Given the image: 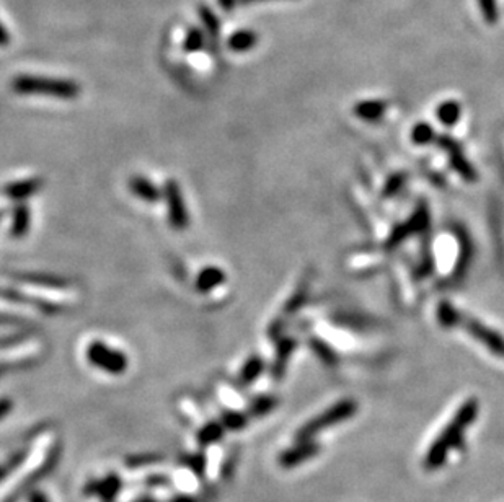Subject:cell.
<instances>
[{
	"label": "cell",
	"mask_w": 504,
	"mask_h": 502,
	"mask_svg": "<svg viewBox=\"0 0 504 502\" xmlns=\"http://www.w3.org/2000/svg\"><path fill=\"white\" fill-rule=\"evenodd\" d=\"M461 115H462L461 103L456 100H447L444 103H441L438 106V110H436V116H438L439 122L444 124L447 127L456 126L458 120H461Z\"/></svg>",
	"instance_id": "obj_18"
},
{
	"label": "cell",
	"mask_w": 504,
	"mask_h": 502,
	"mask_svg": "<svg viewBox=\"0 0 504 502\" xmlns=\"http://www.w3.org/2000/svg\"><path fill=\"white\" fill-rule=\"evenodd\" d=\"M120 488H121L120 478L108 476V478L101 479V481H98V483H93L92 486L87 488V491L90 494H98L100 498H103V499H111L118 494Z\"/></svg>",
	"instance_id": "obj_19"
},
{
	"label": "cell",
	"mask_w": 504,
	"mask_h": 502,
	"mask_svg": "<svg viewBox=\"0 0 504 502\" xmlns=\"http://www.w3.org/2000/svg\"><path fill=\"white\" fill-rule=\"evenodd\" d=\"M25 335H15V336H7V338H0V349L4 347H12L15 344H19L20 341L25 340Z\"/></svg>",
	"instance_id": "obj_34"
},
{
	"label": "cell",
	"mask_w": 504,
	"mask_h": 502,
	"mask_svg": "<svg viewBox=\"0 0 504 502\" xmlns=\"http://www.w3.org/2000/svg\"><path fill=\"white\" fill-rule=\"evenodd\" d=\"M200 15H201L202 25H205V28H206L207 36L216 39L219 36V30H220V21H219L217 16L214 15L212 10L207 9V7H201Z\"/></svg>",
	"instance_id": "obj_28"
},
{
	"label": "cell",
	"mask_w": 504,
	"mask_h": 502,
	"mask_svg": "<svg viewBox=\"0 0 504 502\" xmlns=\"http://www.w3.org/2000/svg\"><path fill=\"white\" fill-rule=\"evenodd\" d=\"M12 88L20 95H41L59 100H76L81 95V85L73 80L43 75H16Z\"/></svg>",
	"instance_id": "obj_2"
},
{
	"label": "cell",
	"mask_w": 504,
	"mask_h": 502,
	"mask_svg": "<svg viewBox=\"0 0 504 502\" xmlns=\"http://www.w3.org/2000/svg\"><path fill=\"white\" fill-rule=\"evenodd\" d=\"M41 186H43L41 178L20 179V182L10 183V184L5 186V194H7L9 197H12V199L24 201V199H26V197H30L35 193H38V191L41 189Z\"/></svg>",
	"instance_id": "obj_10"
},
{
	"label": "cell",
	"mask_w": 504,
	"mask_h": 502,
	"mask_svg": "<svg viewBox=\"0 0 504 502\" xmlns=\"http://www.w3.org/2000/svg\"><path fill=\"white\" fill-rule=\"evenodd\" d=\"M263 2V0H237V5H247V4H257Z\"/></svg>",
	"instance_id": "obj_40"
},
{
	"label": "cell",
	"mask_w": 504,
	"mask_h": 502,
	"mask_svg": "<svg viewBox=\"0 0 504 502\" xmlns=\"http://www.w3.org/2000/svg\"><path fill=\"white\" fill-rule=\"evenodd\" d=\"M10 43V35L9 31L5 30V26L0 23V48H5Z\"/></svg>",
	"instance_id": "obj_37"
},
{
	"label": "cell",
	"mask_w": 504,
	"mask_h": 502,
	"mask_svg": "<svg viewBox=\"0 0 504 502\" xmlns=\"http://www.w3.org/2000/svg\"><path fill=\"white\" fill-rule=\"evenodd\" d=\"M320 444L315 442L314 439L312 441H304V442H296V445L291 449L284 450V452H281V455L277 456V464L279 466L286 468H296L299 465L305 464L307 460H312L314 456H317L320 454Z\"/></svg>",
	"instance_id": "obj_8"
},
{
	"label": "cell",
	"mask_w": 504,
	"mask_h": 502,
	"mask_svg": "<svg viewBox=\"0 0 504 502\" xmlns=\"http://www.w3.org/2000/svg\"><path fill=\"white\" fill-rule=\"evenodd\" d=\"M305 296H307V286L304 284V286L300 287V289L296 292V294H294V296L291 297V300H289V302L286 303L284 312L289 313V315L294 313V312H297V310H299L300 307H302V303H304V300H305Z\"/></svg>",
	"instance_id": "obj_32"
},
{
	"label": "cell",
	"mask_w": 504,
	"mask_h": 502,
	"mask_svg": "<svg viewBox=\"0 0 504 502\" xmlns=\"http://www.w3.org/2000/svg\"><path fill=\"white\" fill-rule=\"evenodd\" d=\"M163 197H165L167 201L168 219H170V224H172V227L175 230H185L190 224V217L183 201V194H181L180 186L175 179H168L165 183V188H163Z\"/></svg>",
	"instance_id": "obj_5"
},
{
	"label": "cell",
	"mask_w": 504,
	"mask_h": 502,
	"mask_svg": "<svg viewBox=\"0 0 504 502\" xmlns=\"http://www.w3.org/2000/svg\"><path fill=\"white\" fill-rule=\"evenodd\" d=\"M28 229H30V209H28L26 204L16 206L14 211L12 229H10V232H12L15 239H20V236L28 234Z\"/></svg>",
	"instance_id": "obj_20"
},
{
	"label": "cell",
	"mask_w": 504,
	"mask_h": 502,
	"mask_svg": "<svg viewBox=\"0 0 504 502\" xmlns=\"http://www.w3.org/2000/svg\"><path fill=\"white\" fill-rule=\"evenodd\" d=\"M434 142L449 155L451 167L454 168L466 182H475V179H477V172H475V168L470 165V162L463 157L461 144H458L454 137H451V135H439V137H436Z\"/></svg>",
	"instance_id": "obj_6"
},
{
	"label": "cell",
	"mask_w": 504,
	"mask_h": 502,
	"mask_svg": "<svg viewBox=\"0 0 504 502\" xmlns=\"http://www.w3.org/2000/svg\"><path fill=\"white\" fill-rule=\"evenodd\" d=\"M387 111V103L382 100H367V101H359L358 105L354 106V115L362 121H369L376 122L379 120H382V116Z\"/></svg>",
	"instance_id": "obj_12"
},
{
	"label": "cell",
	"mask_w": 504,
	"mask_h": 502,
	"mask_svg": "<svg viewBox=\"0 0 504 502\" xmlns=\"http://www.w3.org/2000/svg\"><path fill=\"white\" fill-rule=\"evenodd\" d=\"M172 502H196V499H192L188 494H183L180 496V498H175Z\"/></svg>",
	"instance_id": "obj_39"
},
{
	"label": "cell",
	"mask_w": 504,
	"mask_h": 502,
	"mask_svg": "<svg viewBox=\"0 0 504 502\" xmlns=\"http://www.w3.org/2000/svg\"><path fill=\"white\" fill-rule=\"evenodd\" d=\"M356 411H358V403H356L354 399H341V402L335 403L331 408H328L322 414L314 417V419L305 422L296 434V442L312 441L317 434L324 431V429L336 426L339 422L353 417Z\"/></svg>",
	"instance_id": "obj_3"
},
{
	"label": "cell",
	"mask_w": 504,
	"mask_h": 502,
	"mask_svg": "<svg viewBox=\"0 0 504 502\" xmlns=\"http://www.w3.org/2000/svg\"><path fill=\"white\" fill-rule=\"evenodd\" d=\"M296 344L297 342L294 341L292 338H286V340H281L277 342V355L273 364V369H271V375H273L276 380H281L282 377H284L287 360L291 357L294 349H296Z\"/></svg>",
	"instance_id": "obj_14"
},
{
	"label": "cell",
	"mask_w": 504,
	"mask_h": 502,
	"mask_svg": "<svg viewBox=\"0 0 504 502\" xmlns=\"http://www.w3.org/2000/svg\"><path fill=\"white\" fill-rule=\"evenodd\" d=\"M15 279L26 282V284L39 286V287H51V289H64V287L71 284V282L64 278H59V276H53V274H44V273L16 274Z\"/></svg>",
	"instance_id": "obj_11"
},
{
	"label": "cell",
	"mask_w": 504,
	"mask_h": 502,
	"mask_svg": "<svg viewBox=\"0 0 504 502\" xmlns=\"http://www.w3.org/2000/svg\"><path fill=\"white\" fill-rule=\"evenodd\" d=\"M220 422H222L224 427H229L232 431H239V429L247 426V417L239 413V411H227V413H224Z\"/></svg>",
	"instance_id": "obj_31"
},
{
	"label": "cell",
	"mask_w": 504,
	"mask_h": 502,
	"mask_svg": "<svg viewBox=\"0 0 504 502\" xmlns=\"http://www.w3.org/2000/svg\"><path fill=\"white\" fill-rule=\"evenodd\" d=\"M138 502H154V501H152V499H140Z\"/></svg>",
	"instance_id": "obj_41"
},
{
	"label": "cell",
	"mask_w": 504,
	"mask_h": 502,
	"mask_svg": "<svg viewBox=\"0 0 504 502\" xmlns=\"http://www.w3.org/2000/svg\"><path fill=\"white\" fill-rule=\"evenodd\" d=\"M258 44V35L253 30H239L227 39L229 49L235 53H247Z\"/></svg>",
	"instance_id": "obj_17"
},
{
	"label": "cell",
	"mask_w": 504,
	"mask_h": 502,
	"mask_svg": "<svg viewBox=\"0 0 504 502\" xmlns=\"http://www.w3.org/2000/svg\"><path fill=\"white\" fill-rule=\"evenodd\" d=\"M457 235L458 241H461V256H458L457 266L454 269V274H452V279H462L466 276L470 263V256H472V246H470V240L467 236V232L462 227H457Z\"/></svg>",
	"instance_id": "obj_15"
},
{
	"label": "cell",
	"mask_w": 504,
	"mask_h": 502,
	"mask_svg": "<svg viewBox=\"0 0 504 502\" xmlns=\"http://www.w3.org/2000/svg\"><path fill=\"white\" fill-rule=\"evenodd\" d=\"M28 502H49V499L41 491H33V493L28 496Z\"/></svg>",
	"instance_id": "obj_35"
},
{
	"label": "cell",
	"mask_w": 504,
	"mask_h": 502,
	"mask_svg": "<svg viewBox=\"0 0 504 502\" xmlns=\"http://www.w3.org/2000/svg\"><path fill=\"white\" fill-rule=\"evenodd\" d=\"M219 5L224 10H227V12H230V10H234V9L239 7V5H237V0H219Z\"/></svg>",
	"instance_id": "obj_38"
},
{
	"label": "cell",
	"mask_w": 504,
	"mask_h": 502,
	"mask_svg": "<svg viewBox=\"0 0 504 502\" xmlns=\"http://www.w3.org/2000/svg\"><path fill=\"white\" fill-rule=\"evenodd\" d=\"M461 326H463L466 331L470 333L475 340L483 344L485 347H488L493 354H498L504 357V338L500 333H496L495 330L488 328V326H485L483 323H480V321L470 317H463Z\"/></svg>",
	"instance_id": "obj_7"
},
{
	"label": "cell",
	"mask_w": 504,
	"mask_h": 502,
	"mask_svg": "<svg viewBox=\"0 0 504 502\" xmlns=\"http://www.w3.org/2000/svg\"><path fill=\"white\" fill-rule=\"evenodd\" d=\"M87 359L95 367L111 375L124 374L128 369V357L118 349L110 347L101 341H93L87 347Z\"/></svg>",
	"instance_id": "obj_4"
},
{
	"label": "cell",
	"mask_w": 504,
	"mask_h": 502,
	"mask_svg": "<svg viewBox=\"0 0 504 502\" xmlns=\"http://www.w3.org/2000/svg\"><path fill=\"white\" fill-rule=\"evenodd\" d=\"M403 182H405V177H403V174H395V177L390 178V182L387 183V186H385L384 196H389V194H394V193H396V191L400 189V186L403 184Z\"/></svg>",
	"instance_id": "obj_33"
},
{
	"label": "cell",
	"mask_w": 504,
	"mask_h": 502,
	"mask_svg": "<svg viewBox=\"0 0 504 502\" xmlns=\"http://www.w3.org/2000/svg\"><path fill=\"white\" fill-rule=\"evenodd\" d=\"M129 188H131V191L135 196L140 197V199L145 201V202H158L163 196L162 191L158 189L157 186L150 182V179H147L144 177L131 178V182H129Z\"/></svg>",
	"instance_id": "obj_13"
},
{
	"label": "cell",
	"mask_w": 504,
	"mask_h": 502,
	"mask_svg": "<svg viewBox=\"0 0 504 502\" xmlns=\"http://www.w3.org/2000/svg\"><path fill=\"white\" fill-rule=\"evenodd\" d=\"M264 369V362L262 357L258 355H253L247 360V364L243 365V369L240 372V382L243 385H252V383L262 375V372Z\"/></svg>",
	"instance_id": "obj_23"
},
{
	"label": "cell",
	"mask_w": 504,
	"mask_h": 502,
	"mask_svg": "<svg viewBox=\"0 0 504 502\" xmlns=\"http://www.w3.org/2000/svg\"><path fill=\"white\" fill-rule=\"evenodd\" d=\"M478 414V402L477 398H468L457 414L452 417V421L446 426L443 432L434 439L431 447L428 449L426 456H424V468L429 471L438 470V468L446 465L447 455L452 449H462L463 445V432L466 429L473 424L475 417Z\"/></svg>",
	"instance_id": "obj_1"
},
{
	"label": "cell",
	"mask_w": 504,
	"mask_h": 502,
	"mask_svg": "<svg viewBox=\"0 0 504 502\" xmlns=\"http://www.w3.org/2000/svg\"><path fill=\"white\" fill-rule=\"evenodd\" d=\"M224 436V424L222 422H206L205 426L200 429V432H197V442L200 445H212L216 444L217 441H220Z\"/></svg>",
	"instance_id": "obj_21"
},
{
	"label": "cell",
	"mask_w": 504,
	"mask_h": 502,
	"mask_svg": "<svg viewBox=\"0 0 504 502\" xmlns=\"http://www.w3.org/2000/svg\"><path fill=\"white\" fill-rule=\"evenodd\" d=\"M478 7L481 16L488 25H495L500 20V7H498V0H478Z\"/></svg>",
	"instance_id": "obj_27"
},
{
	"label": "cell",
	"mask_w": 504,
	"mask_h": 502,
	"mask_svg": "<svg viewBox=\"0 0 504 502\" xmlns=\"http://www.w3.org/2000/svg\"><path fill=\"white\" fill-rule=\"evenodd\" d=\"M276 404H277L276 397H271V394H263V397H258V398L253 399L248 411H250L252 416L259 417V416L271 413V411L276 408Z\"/></svg>",
	"instance_id": "obj_24"
},
{
	"label": "cell",
	"mask_w": 504,
	"mask_h": 502,
	"mask_svg": "<svg viewBox=\"0 0 504 502\" xmlns=\"http://www.w3.org/2000/svg\"><path fill=\"white\" fill-rule=\"evenodd\" d=\"M310 347L314 349L315 354L319 355V357L324 360L325 364L328 365H335L338 362V357H336V354L333 349L328 346L326 342L324 341H320V340H317V338H314V340H310Z\"/></svg>",
	"instance_id": "obj_26"
},
{
	"label": "cell",
	"mask_w": 504,
	"mask_h": 502,
	"mask_svg": "<svg viewBox=\"0 0 504 502\" xmlns=\"http://www.w3.org/2000/svg\"><path fill=\"white\" fill-rule=\"evenodd\" d=\"M463 315L458 312L457 308L451 305L449 302H441L438 307V320L444 328H454V326H461Z\"/></svg>",
	"instance_id": "obj_22"
},
{
	"label": "cell",
	"mask_w": 504,
	"mask_h": 502,
	"mask_svg": "<svg viewBox=\"0 0 504 502\" xmlns=\"http://www.w3.org/2000/svg\"><path fill=\"white\" fill-rule=\"evenodd\" d=\"M224 281H225V274L222 269H219L216 266H209L206 269H202L200 276H197L196 289L205 294V292L216 289V287L222 284Z\"/></svg>",
	"instance_id": "obj_16"
},
{
	"label": "cell",
	"mask_w": 504,
	"mask_h": 502,
	"mask_svg": "<svg viewBox=\"0 0 504 502\" xmlns=\"http://www.w3.org/2000/svg\"><path fill=\"white\" fill-rule=\"evenodd\" d=\"M429 224V212L426 211V207L418 209L416 214H413V217L410 219L408 222L398 225V227H395V230L390 235V239L387 240V246L389 250H392V248L398 246L401 241H403L406 236L411 234H420L424 232V230L428 229Z\"/></svg>",
	"instance_id": "obj_9"
},
{
	"label": "cell",
	"mask_w": 504,
	"mask_h": 502,
	"mask_svg": "<svg viewBox=\"0 0 504 502\" xmlns=\"http://www.w3.org/2000/svg\"><path fill=\"white\" fill-rule=\"evenodd\" d=\"M434 129L426 122H420L413 127L411 131V140L416 145H428L436 140Z\"/></svg>",
	"instance_id": "obj_25"
},
{
	"label": "cell",
	"mask_w": 504,
	"mask_h": 502,
	"mask_svg": "<svg viewBox=\"0 0 504 502\" xmlns=\"http://www.w3.org/2000/svg\"><path fill=\"white\" fill-rule=\"evenodd\" d=\"M205 46V33H202L200 28H191V30L186 33L183 48L186 53H196Z\"/></svg>",
	"instance_id": "obj_30"
},
{
	"label": "cell",
	"mask_w": 504,
	"mask_h": 502,
	"mask_svg": "<svg viewBox=\"0 0 504 502\" xmlns=\"http://www.w3.org/2000/svg\"><path fill=\"white\" fill-rule=\"evenodd\" d=\"M196 475L197 473L192 471L191 468H188V470H178L177 475H175V483H177L178 488L183 489V493L188 494L197 486Z\"/></svg>",
	"instance_id": "obj_29"
},
{
	"label": "cell",
	"mask_w": 504,
	"mask_h": 502,
	"mask_svg": "<svg viewBox=\"0 0 504 502\" xmlns=\"http://www.w3.org/2000/svg\"><path fill=\"white\" fill-rule=\"evenodd\" d=\"M10 409H12V402H10V399H7V398L0 399V419H2L4 416H7Z\"/></svg>",
	"instance_id": "obj_36"
}]
</instances>
